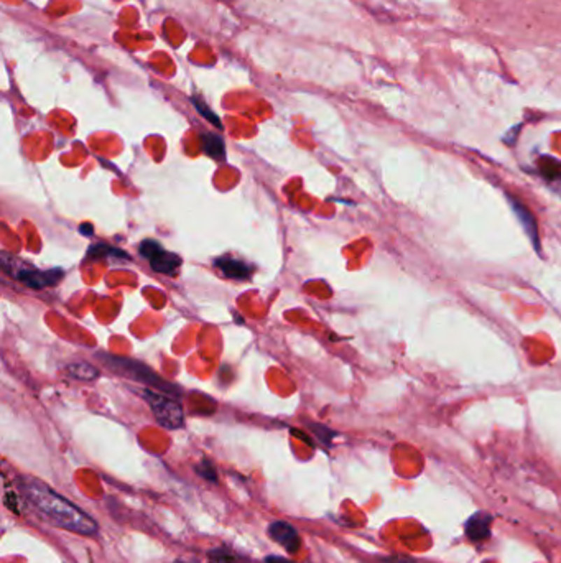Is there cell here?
Listing matches in <instances>:
<instances>
[{
	"instance_id": "15",
	"label": "cell",
	"mask_w": 561,
	"mask_h": 563,
	"mask_svg": "<svg viewBox=\"0 0 561 563\" xmlns=\"http://www.w3.org/2000/svg\"><path fill=\"white\" fill-rule=\"evenodd\" d=\"M193 102H194V107L196 109L199 111V114L201 115H204L206 119L208 120H211V122L216 125V127H221V122H219V119H218V115L213 113V111H209V107L204 104L203 101L199 99V97H193Z\"/></svg>"
},
{
	"instance_id": "17",
	"label": "cell",
	"mask_w": 561,
	"mask_h": 563,
	"mask_svg": "<svg viewBox=\"0 0 561 563\" xmlns=\"http://www.w3.org/2000/svg\"><path fill=\"white\" fill-rule=\"evenodd\" d=\"M79 232L84 236H91L92 234V226L91 225H81L79 226Z\"/></svg>"
},
{
	"instance_id": "11",
	"label": "cell",
	"mask_w": 561,
	"mask_h": 563,
	"mask_svg": "<svg viewBox=\"0 0 561 563\" xmlns=\"http://www.w3.org/2000/svg\"><path fill=\"white\" fill-rule=\"evenodd\" d=\"M516 211L518 214V221H522L523 227H525V231L530 234V239L535 241V244L539 243V234H537V226H535V220L534 216H532L530 213H528V209L523 206L522 203L516 201Z\"/></svg>"
},
{
	"instance_id": "18",
	"label": "cell",
	"mask_w": 561,
	"mask_h": 563,
	"mask_svg": "<svg viewBox=\"0 0 561 563\" xmlns=\"http://www.w3.org/2000/svg\"><path fill=\"white\" fill-rule=\"evenodd\" d=\"M387 563H413L409 558H387Z\"/></svg>"
},
{
	"instance_id": "6",
	"label": "cell",
	"mask_w": 561,
	"mask_h": 563,
	"mask_svg": "<svg viewBox=\"0 0 561 563\" xmlns=\"http://www.w3.org/2000/svg\"><path fill=\"white\" fill-rule=\"evenodd\" d=\"M269 537L290 553H297L301 547V539L298 530L285 520H275L269 525Z\"/></svg>"
},
{
	"instance_id": "9",
	"label": "cell",
	"mask_w": 561,
	"mask_h": 563,
	"mask_svg": "<svg viewBox=\"0 0 561 563\" xmlns=\"http://www.w3.org/2000/svg\"><path fill=\"white\" fill-rule=\"evenodd\" d=\"M201 147L206 155L216 158V160H221L224 157V141L219 136H214V134H203L201 136Z\"/></svg>"
},
{
	"instance_id": "12",
	"label": "cell",
	"mask_w": 561,
	"mask_h": 563,
	"mask_svg": "<svg viewBox=\"0 0 561 563\" xmlns=\"http://www.w3.org/2000/svg\"><path fill=\"white\" fill-rule=\"evenodd\" d=\"M209 563H249L246 558L227 550V548H216L209 552Z\"/></svg>"
},
{
	"instance_id": "8",
	"label": "cell",
	"mask_w": 561,
	"mask_h": 563,
	"mask_svg": "<svg viewBox=\"0 0 561 563\" xmlns=\"http://www.w3.org/2000/svg\"><path fill=\"white\" fill-rule=\"evenodd\" d=\"M214 265L221 271L224 277L236 278V280H246L252 273L250 265H247L244 260L227 257V255H222V257L214 260Z\"/></svg>"
},
{
	"instance_id": "5",
	"label": "cell",
	"mask_w": 561,
	"mask_h": 563,
	"mask_svg": "<svg viewBox=\"0 0 561 563\" xmlns=\"http://www.w3.org/2000/svg\"><path fill=\"white\" fill-rule=\"evenodd\" d=\"M140 255L145 257L150 262V267L155 272L165 273V276H171L178 271V267L181 265V259L176 254L168 252L162 248L160 243L157 241L147 239L140 244Z\"/></svg>"
},
{
	"instance_id": "13",
	"label": "cell",
	"mask_w": 561,
	"mask_h": 563,
	"mask_svg": "<svg viewBox=\"0 0 561 563\" xmlns=\"http://www.w3.org/2000/svg\"><path fill=\"white\" fill-rule=\"evenodd\" d=\"M112 254L114 257H120V259H129L127 254L122 252V250L119 249H114L111 248V245H106V244H97V245H92V248L87 250V255H90V259H97V257H107V255Z\"/></svg>"
},
{
	"instance_id": "16",
	"label": "cell",
	"mask_w": 561,
	"mask_h": 563,
	"mask_svg": "<svg viewBox=\"0 0 561 563\" xmlns=\"http://www.w3.org/2000/svg\"><path fill=\"white\" fill-rule=\"evenodd\" d=\"M265 563H294V562L282 555H269L265 557Z\"/></svg>"
},
{
	"instance_id": "3",
	"label": "cell",
	"mask_w": 561,
	"mask_h": 563,
	"mask_svg": "<svg viewBox=\"0 0 561 563\" xmlns=\"http://www.w3.org/2000/svg\"><path fill=\"white\" fill-rule=\"evenodd\" d=\"M143 397L147 399L153 415L162 427L168 430H178L185 423V413L181 404L171 395L163 392H153L150 389H145Z\"/></svg>"
},
{
	"instance_id": "4",
	"label": "cell",
	"mask_w": 561,
	"mask_h": 563,
	"mask_svg": "<svg viewBox=\"0 0 561 563\" xmlns=\"http://www.w3.org/2000/svg\"><path fill=\"white\" fill-rule=\"evenodd\" d=\"M3 271L7 273H10L13 278H17L18 282L25 283L27 287L30 288H46L51 285H56L59 280H62L63 272L58 271V269H51V271H35V269L27 267L18 262L17 259L12 257V265L3 264Z\"/></svg>"
},
{
	"instance_id": "14",
	"label": "cell",
	"mask_w": 561,
	"mask_h": 563,
	"mask_svg": "<svg viewBox=\"0 0 561 563\" xmlns=\"http://www.w3.org/2000/svg\"><path fill=\"white\" fill-rule=\"evenodd\" d=\"M196 473H198L201 478H204L206 481H213V483L218 481L216 468H214V464L211 462H208V459H203V462L198 463V466H196Z\"/></svg>"
},
{
	"instance_id": "2",
	"label": "cell",
	"mask_w": 561,
	"mask_h": 563,
	"mask_svg": "<svg viewBox=\"0 0 561 563\" xmlns=\"http://www.w3.org/2000/svg\"><path fill=\"white\" fill-rule=\"evenodd\" d=\"M97 357L102 361V364L117 372V374L125 376V378L132 380H137V383L148 385V387H157L158 390H162L163 394L180 395V389H176V385L166 383L165 379H162L155 371H152L150 367L143 364V362L114 355H104V352H99Z\"/></svg>"
},
{
	"instance_id": "1",
	"label": "cell",
	"mask_w": 561,
	"mask_h": 563,
	"mask_svg": "<svg viewBox=\"0 0 561 563\" xmlns=\"http://www.w3.org/2000/svg\"><path fill=\"white\" fill-rule=\"evenodd\" d=\"M18 490L23 499L30 504L45 520L55 527L69 530L73 534L92 537L99 532V525L81 507L73 504L66 497L51 490L46 483L34 476L18 478Z\"/></svg>"
},
{
	"instance_id": "7",
	"label": "cell",
	"mask_w": 561,
	"mask_h": 563,
	"mask_svg": "<svg viewBox=\"0 0 561 563\" xmlns=\"http://www.w3.org/2000/svg\"><path fill=\"white\" fill-rule=\"evenodd\" d=\"M490 522H492V518L489 514L478 513L474 515H471L469 519L466 520L464 530L467 539L471 542H484L490 537Z\"/></svg>"
},
{
	"instance_id": "10",
	"label": "cell",
	"mask_w": 561,
	"mask_h": 563,
	"mask_svg": "<svg viewBox=\"0 0 561 563\" xmlns=\"http://www.w3.org/2000/svg\"><path fill=\"white\" fill-rule=\"evenodd\" d=\"M66 372L71 378L79 380H92L99 376V371L94 366L87 364V362H76V364H68Z\"/></svg>"
}]
</instances>
